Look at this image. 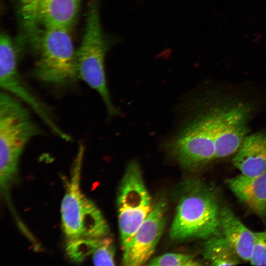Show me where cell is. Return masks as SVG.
<instances>
[{"instance_id": "1", "label": "cell", "mask_w": 266, "mask_h": 266, "mask_svg": "<svg viewBox=\"0 0 266 266\" xmlns=\"http://www.w3.org/2000/svg\"><path fill=\"white\" fill-rule=\"evenodd\" d=\"M42 131L23 102L11 94L0 93V183L4 193L18 168L28 142Z\"/></svg>"}, {"instance_id": "2", "label": "cell", "mask_w": 266, "mask_h": 266, "mask_svg": "<svg viewBox=\"0 0 266 266\" xmlns=\"http://www.w3.org/2000/svg\"><path fill=\"white\" fill-rule=\"evenodd\" d=\"M182 187L170 229V238L207 239L219 235L220 210L213 189L197 180L189 181Z\"/></svg>"}, {"instance_id": "3", "label": "cell", "mask_w": 266, "mask_h": 266, "mask_svg": "<svg viewBox=\"0 0 266 266\" xmlns=\"http://www.w3.org/2000/svg\"><path fill=\"white\" fill-rule=\"evenodd\" d=\"M84 150V144H80L70 179L61 202V224L66 241L98 239L109 234L108 224L101 212L81 190Z\"/></svg>"}, {"instance_id": "4", "label": "cell", "mask_w": 266, "mask_h": 266, "mask_svg": "<svg viewBox=\"0 0 266 266\" xmlns=\"http://www.w3.org/2000/svg\"><path fill=\"white\" fill-rule=\"evenodd\" d=\"M108 43L103 33L96 1L88 5L84 34L76 51L79 78L100 95L111 116L118 114L108 90L104 61Z\"/></svg>"}, {"instance_id": "5", "label": "cell", "mask_w": 266, "mask_h": 266, "mask_svg": "<svg viewBox=\"0 0 266 266\" xmlns=\"http://www.w3.org/2000/svg\"><path fill=\"white\" fill-rule=\"evenodd\" d=\"M70 29L46 28L41 33L38 47L40 56L35 73L41 81L57 87H66L79 78L76 51Z\"/></svg>"}, {"instance_id": "6", "label": "cell", "mask_w": 266, "mask_h": 266, "mask_svg": "<svg viewBox=\"0 0 266 266\" xmlns=\"http://www.w3.org/2000/svg\"><path fill=\"white\" fill-rule=\"evenodd\" d=\"M221 108L197 118L167 144V149L181 166L194 169L215 159V143Z\"/></svg>"}, {"instance_id": "7", "label": "cell", "mask_w": 266, "mask_h": 266, "mask_svg": "<svg viewBox=\"0 0 266 266\" xmlns=\"http://www.w3.org/2000/svg\"><path fill=\"white\" fill-rule=\"evenodd\" d=\"M117 207L123 248L151 211L153 205L143 180L139 164L130 162L119 185Z\"/></svg>"}, {"instance_id": "8", "label": "cell", "mask_w": 266, "mask_h": 266, "mask_svg": "<svg viewBox=\"0 0 266 266\" xmlns=\"http://www.w3.org/2000/svg\"><path fill=\"white\" fill-rule=\"evenodd\" d=\"M0 86L3 91L28 105L56 136L67 142L72 140L59 126L50 108L33 92L21 76L13 42L5 33H1L0 37Z\"/></svg>"}, {"instance_id": "9", "label": "cell", "mask_w": 266, "mask_h": 266, "mask_svg": "<svg viewBox=\"0 0 266 266\" xmlns=\"http://www.w3.org/2000/svg\"><path fill=\"white\" fill-rule=\"evenodd\" d=\"M166 203L160 200L153 208L128 243L123 248L124 266H140L154 253L162 236L165 223Z\"/></svg>"}, {"instance_id": "10", "label": "cell", "mask_w": 266, "mask_h": 266, "mask_svg": "<svg viewBox=\"0 0 266 266\" xmlns=\"http://www.w3.org/2000/svg\"><path fill=\"white\" fill-rule=\"evenodd\" d=\"M250 111L244 104L221 108L216 137L215 159L236 153L247 137Z\"/></svg>"}, {"instance_id": "11", "label": "cell", "mask_w": 266, "mask_h": 266, "mask_svg": "<svg viewBox=\"0 0 266 266\" xmlns=\"http://www.w3.org/2000/svg\"><path fill=\"white\" fill-rule=\"evenodd\" d=\"M230 190L260 217L266 215V171L253 177L241 174L227 180Z\"/></svg>"}, {"instance_id": "12", "label": "cell", "mask_w": 266, "mask_h": 266, "mask_svg": "<svg viewBox=\"0 0 266 266\" xmlns=\"http://www.w3.org/2000/svg\"><path fill=\"white\" fill-rule=\"evenodd\" d=\"M241 174L250 177L266 171V134L257 133L247 136L233 159Z\"/></svg>"}, {"instance_id": "13", "label": "cell", "mask_w": 266, "mask_h": 266, "mask_svg": "<svg viewBox=\"0 0 266 266\" xmlns=\"http://www.w3.org/2000/svg\"><path fill=\"white\" fill-rule=\"evenodd\" d=\"M220 227L224 237L239 257L249 261L252 253L255 233L249 230L227 207L220 209Z\"/></svg>"}, {"instance_id": "14", "label": "cell", "mask_w": 266, "mask_h": 266, "mask_svg": "<svg viewBox=\"0 0 266 266\" xmlns=\"http://www.w3.org/2000/svg\"><path fill=\"white\" fill-rule=\"evenodd\" d=\"M81 0H40L38 20L45 28L70 29L75 22Z\"/></svg>"}, {"instance_id": "15", "label": "cell", "mask_w": 266, "mask_h": 266, "mask_svg": "<svg viewBox=\"0 0 266 266\" xmlns=\"http://www.w3.org/2000/svg\"><path fill=\"white\" fill-rule=\"evenodd\" d=\"M204 259L211 265L234 266L240 258L225 237L214 235L207 239L203 249Z\"/></svg>"}, {"instance_id": "16", "label": "cell", "mask_w": 266, "mask_h": 266, "mask_svg": "<svg viewBox=\"0 0 266 266\" xmlns=\"http://www.w3.org/2000/svg\"><path fill=\"white\" fill-rule=\"evenodd\" d=\"M40 0H24L21 3V14L24 27L29 39L36 46L41 32L38 28V9Z\"/></svg>"}, {"instance_id": "17", "label": "cell", "mask_w": 266, "mask_h": 266, "mask_svg": "<svg viewBox=\"0 0 266 266\" xmlns=\"http://www.w3.org/2000/svg\"><path fill=\"white\" fill-rule=\"evenodd\" d=\"M101 239L66 241V250L67 255L72 261L81 262L93 254Z\"/></svg>"}, {"instance_id": "18", "label": "cell", "mask_w": 266, "mask_h": 266, "mask_svg": "<svg viewBox=\"0 0 266 266\" xmlns=\"http://www.w3.org/2000/svg\"><path fill=\"white\" fill-rule=\"evenodd\" d=\"M92 256L95 266L115 265V249L111 238L107 236L101 238Z\"/></svg>"}, {"instance_id": "19", "label": "cell", "mask_w": 266, "mask_h": 266, "mask_svg": "<svg viewBox=\"0 0 266 266\" xmlns=\"http://www.w3.org/2000/svg\"><path fill=\"white\" fill-rule=\"evenodd\" d=\"M150 266H200L201 264L193 256L181 253H167L151 259L147 264Z\"/></svg>"}, {"instance_id": "20", "label": "cell", "mask_w": 266, "mask_h": 266, "mask_svg": "<svg viewBox=\"0 0 266 266\" xmlns=\"http://www.w3.org/2000/svg\"><path fill=\"white\" fill-rule=\"evenodd\" d=\"M254 233V243L249 261L254 266H266V230Z\"/></svg>"}, {"instance_id": "21", "label": "cell", "mask_w": 266, "mask_h": 266, "mask_svg": "<svg viewBox=\"0 0 266 266\" xmlns=\"http://www.w3.org/2000/svg\"><path fill=\"white\" fill-rule=\"evenodd\" d=\"M19 0L20 1V2L21 3L24 0Z\"/></svg>"}]
</instances>
